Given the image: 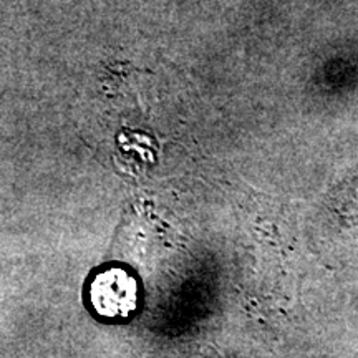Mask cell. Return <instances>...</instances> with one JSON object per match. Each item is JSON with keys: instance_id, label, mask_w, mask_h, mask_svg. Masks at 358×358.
I'll return each instance as SVG.
<instances>
[{"instance_id": "obj_1", "label": "cell", "mask_w": 358, "mask_h": 358, "mask_svg": "<svg viewBox=\"0 0 358 358\" xmlns=\"http://www.w3.org/2000/svg\"><path fill=\"white\" fill-rule=\"evenodd\" d=\"M92 303L103 317H128L136 307V282L123 268H108L92 282Z\"/></svg>"}]
</instances>
